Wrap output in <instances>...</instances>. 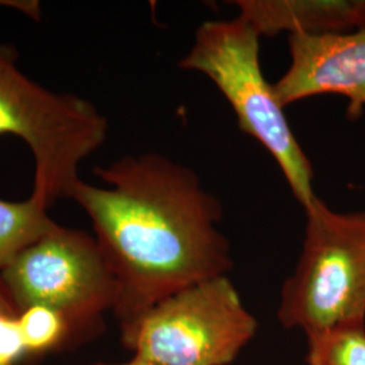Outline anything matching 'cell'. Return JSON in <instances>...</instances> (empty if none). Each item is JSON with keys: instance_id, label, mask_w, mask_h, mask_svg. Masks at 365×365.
<instances>
[{"instance_id": "cell-1", "label": "cell", "mask_w": 365, "mask_h": 365, "mask_svg": "<svg viewBox=\"0 0 365 365\" xmlns=\"http://www.w3.org/2000/svg\"><path fill=\"white\" fill-rule=\"evenodd\" d=\"M78 179L66 197L90 217L95 238L117 277L119 324L172 294L233 268L218 229L221 200L195 170L158 153L125 156Z\"/></svg>"}, {"instance_id": "cell-2", "label": "cell", "mask_w": 365, "mask_h": 365, "mask_svg": "<svg viewBox=\"0 0 365 365\" xmlns=\"http://www.w3.org/2000/svg\"><path fill=\"white\" fill-rule=\"evenodd\" d=\"M260 38L257 30L240 16L203 22L179 66L199 72L215 84L232 106L238 128L274 157L304 209L317 196L313 165L289 126L274 84L262 73Z\"/></svg>"}, {"instance_id": "cell-3", "label": "cell", "mask_w": 365, "mask_h": 365, "mask_svg": "<svg viewBox=\"0 0 365 365\" xmlns=\"http://www.w3.org/2000/svg\"><path fill=\"white\" fill-rule=\"evenodd\" d=\"M303 210V247L282 287L280 324L307 339L365 327V210L336 211L318 196Z\"/></svg>"}, {"instance_id": "cell-4", "label": "cell", "mask_w": 365, "mask_h": 365, "mask_svg": "<svg viewBox=\"0 0 365 365\" xmlns=\"http://www.w3.org/2000/svg\"><path fill=\"white\" fill-rule=\"evenodd\" d=\"M16 60L15 48L0 43V137L27 145L36 167L31 195L51 207L80 179V164L105 144L108 122L90 101L27 78Z\"/></svg>"}, {"instance_id": "cell-5", "label": "cell", "mask_w": 365, "mask_h": 365, "mask_svg": "<svg viewBox=\"0 0 365 365\" xmlns=\"http://www.w3.org/2000/svg\"><path fill=\"white\" fill-rule=\"evenodd\" d=\"M119 325L134 357L156 365H230L257 331L227 276L178 291Z\"/></svg>"}, {"instance_id": "cell-6", "label": "cell", "mask_w": 365, "mask_h": 365, "mask_svg": "<svg viewBox=\"0 0 365 365\" xmlns=\"http://www.w3.org/2000/svg\"><path fill=\"white\" fill-rule=\"evenodd\" d=\"M0 279L19 312L52 307L78 334L98 331L117 304V277L95 235L58 223L1 269Z\"/></svg>"}, {"instance_id": "cell-7", "label": "cell", "mask_w": 365, "mask_h": 365, "mask_svg": "<svg viewBox=\"0 0 365 365\" xmlns=\"http://www.w3.org/2000/svg\"><path fill=\"white\" fill-rule=\"evenodd\" d=\"M289 66L274 84L284 108L319 95L348 99V115L365 107V29L334 36H288Z\"/></svg>"}, {"instance_id": "cell-8", "label": "cell", "mask_w": 365, "mask_h": 365, "mask_svg": "<svg viewBox=\"0 0 365 365\" xmlns=\"http://www.w3.org/2000/svg\"><path fill=\"white\" fill-rule=\"evenodd\" d=\"M261 37L334 36L365 29V0H233Z\"/></svg>"}, {"instance_id": "cell-9", "label": "cell", "mask_w": 365, "mask_h": 365, "mask_svg": "<svg viewBox=\"0 0 365 365\" xmlns=\"http://www.w3.org/2000/svg\"><path fill=\"white\" fill-rule=\"evenodd\" d=\"M48 209L49 206L34 195L21 202L0 199V271L57 226Z\"/></svg>"}, {"instance_id": "cell-10", "label": "cell", "mask_w": 365, "mask_h": 365, "mask_svg": "<svg viewBox=\"0 0 365 365\" xmlns=\"http://www.w3.org/2000/svg\"><path fill=\"white\" fill-rule=\"evenodd\" d=\"M18 331L26 359L56 352L76 334L64 314L43 304L19 312Z\"/></svg>"}, {"instance_id": "cell-11", "label": "cell", "mask_w": 365, "mask_h": 365, "mask_svg": "<svg viewBox=\"0 0 365 365\" xmlns=\"http://www.w3.org/2000/svg\"><path fill=\"white\" fill-rule=\"evenodd\" d=\"M307 344V365H365V327L334 330Z\"/></svg>"}, {"instance_id": "cell-12", "label": "cell", "mask_w": 365, "mask_h": 365, "mask_svg": "<svg viewBox=\"0 0 365 365\" xmlns=\"http://www.w3.org/2000/svg\"><path fill=\"white\" fill-rule=\"evenodd\" d=\"M19 310L0 279V365H19L26 360L18 331Z\"/></svg>"}, {"instance_id": "cell-13", "label": "cell", "mask_w": 365, "mask_h": 365, "mask_svg": "<svg viewBox=\"0 0 365 365\" xmlns=\"http://www.w3.org/2000/svg\"><path fill=\"white\" fill-rule=\"evenodd\" d=\"M95 365H156L153 363H149V361H145L141 359H137V357H133V360L128 361V363H120V364H106V363H98Z\"/></svg>"}]
</instances>
